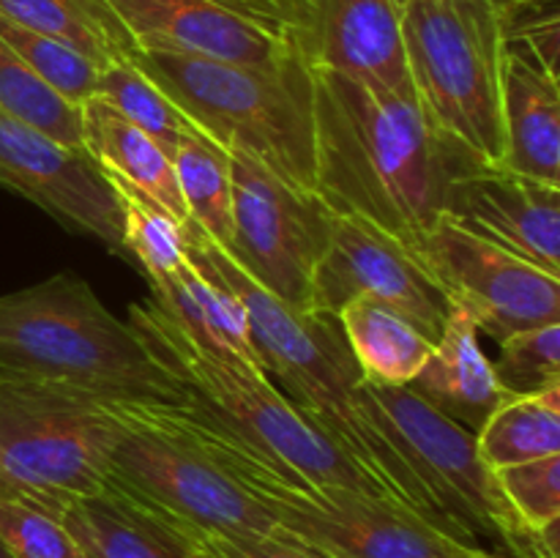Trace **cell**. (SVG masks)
Instances as JSON below:
<instances>
[{
  "label": "cell",
  "mask_w": 560,
  "mask_h": 558,
  "mask_svg": "<svg viewBox=\"0 0 560 558\" xmlns=\"http://www.w3.org/2000/svg\"><path fill=\"white\" fill-rule=\"evenodd\" d=\"M312 71L315 195L331 213H359L405 244L443 217V195L474 153L443 137L413 88L388 91Z\"/></svg>",
  "instance_id": "obj_1"
},
{
  "label": "cell",
  "mask_w": 560,
  "mask_h": 558,
  "mask_svg": "<svg viewBox=\"0 0 560 558\" xmlns=\"http://www.w3.org/2000/svg\"><path fill=\"white\" fill-rule=\"evenodd\" d=\"M180 228H184L186 257L197 268L222 279L246 306L252 342L273 386L323 435L331 438L381 487L383 496L416 512L435 525L443 536L457 542L416 470L359 410L355 388L364 375L350 353L339 317L326 312L293 310L262 290L249 274L241 271L233 257L200 224L186 217Z\"/></svg>",
  "instance_id": "obj_2"
},
{
  "label": "cell",
  "mask_w": 560,
  "mask_h": 558,
  "mask_svg": "<svg viewBox=\"0 0 560 558\" xmlns=\"http://www.w3.org/2000/svg\"><path fill=\"white\" fill-rule=\"evenodd\" d=\"M0 381L102 403L184 405V386L74 274L0 295Z\"/></svg>",
  "instance_id": "obj_3"
},
{
  "label": "cell",
  "mask_w": 560,
  "mask_h": 558,
  "mask_svg": "<svg viewBox=\"0 0 560 558\" xmlns=\"http://www.w3.org/2000/svg\"><path fill=\"white\" fill-rule=\"evenodd\" d=\"M126 58L217 146L315 195L312 71L299 53L273 69L153 49H131Z\"/></svg>",
  "instance_id": "obj_4"
},
{
  "label": "cell",
  "mask_w": 560,
  "mask_h": 558,
  "mask_svg": "<svg viewBox=\"0 0 560 558\" xmlns=\"http://www.w3.org/2000/svg\"><path fill=\"white\" fill-rule=\"evenodd\" d=\"M186 435L222 465L273 525L328 558H492L468 550L410 509L372 496L310 481L244 446L191 405H173Z\"/></svg>",
  "instance_id": "obj_5"
},
{
  "label": "cell",
  "mask_w": 560,
  "mask_h": 558,
  "mask_svg": "<svg viewBox=\"0 0 560 558\" xmlns=\"http://www.w3.org/2000/svg\"><path fill=\"white\" fill-rule=\"evenodd\" d=\"M129 326L153 359L184 386V403L224 427L244 446L317 485L388 498L331 438L299 414L262 370L200 350L151 299L129 306Z\"/></svg>",
  "instance_id": "obj_6"
},
{
  "label": "cell",
  "mask_w": 560,
  "mask_h": 558,
  "mask_svg": "<svg viewBox=\"0 0 560 558\" xmlns=\"http://www.w3.org/2000/svg\"><path fill=\"white\" fill-rule=\"evenodd\" d=\"M355 403L364 419L416 470L443 523L463 547L492 558H558V523L528 531L481 460L476 435L408 386L361 377Z\"/></svg>",
  "instance_id": "obj_7"
},
{
  "label": "cell",
  "mask_w": 560,
  "mask_h": 558,
  "mask_svg": "<svg viewBox=\"0 0 560 558\" xmlns=\"http://www.w3.org/2000/svg\"><path fill=\"white\" fill-rule=\"evenodd\" d=\"M405 66L438 131L501 164L503 5L498 0H397Z\"/></svg>",
  "instance_id": "obj_8"
},
{
  "label": "cell",
  "mask_w": 560,
  "mask_h": 558,
  "mask_svg": "<svg viewBox=\"0 0 560 558\" xmlns=\"http://www.w3.org/2000/svg\"><path fill=\"white\" fill-rule=\"evenodd\" d=\"M118 432L113 403L0 381V496L63 514L77 498L102 490Z\"/></svg>",
  "instance_id": "obj_9"
},
{
  "label": "cell",
  "mask_w": 560,
  "mask_h": 558,
  "mask_svg": "<svg viewBox=\"0 0 560 558\" xmlns=\"http://www.w3.org/2000/svg\"><path fill=\"white\" fill-rule=\"evenodd\" d=\"M113 410L120 432L109 449L107 481L197 528L235 536L277 531L271 514L186 435L173 405L113 403Z\"/></svg>",
  "instance_id": "obj_10"
},
{
  "label": "cell",
  "mask_w": 560,
  "mask_h": 558,
  "mask_svg": "<svg viewBox=\"0 0 560 558\" xmlns=\"http://www.w3.org/2000/svg\"><path fill=\"white\" fill-rule=\"evenodd\" d=\"M233 184V235L224 246L235 266L293 310L310 312L312 277L328 246L331 211L317 195L241 151H228Z\"/></svg>",
  "instance_id": "obj_11"
},
{
  "label": "cell",
  "mask_w": 560,
  "mask_h": 558,
  "mask_svg": "<svg viewBox=\"0 0 560 558\" xmlns=\"http://www.w3.org/2000/svg\"><path fill=\"white\" fill-rule=\"evenodd\" d=\"M410 246L452 304L465 306L479 332L495 342L525 328L560 323V277L479 239L448 217H438Z\"/></svg>",
  "instance_id": "obj_12"
},
{
  "label": "cell",
  "mask_w": 560,
  "mask_h": 558,
  "mask_svg": "<svg viewBox=\"0 0 560 558\" xmlns=\"http://www.w3.org/2000/svg\"><path fill=\"white\" fill-rule=\"evenodd\" d=\"M359 295L402 310L435 342L452 312V299L421 266L413 246L359 213H331L328 246L312 277L310 312L337 315Z\"/></svg>",
  "instance_id": "obj_13"
},
{
  "label": "cell",
  "mask_w": 560,
  "mask_h": 558,
  "mask_svg": "<svg viewBox=\"0 0 560 558\" xmlns=\"http://www.w3.org/2000/svg\"><path fill=\"white\" fill-rule=\"evenodd\" d=\"M0 186L126 260L115 189L85 148L63 146L0 113Z\"/></svg>",
  "instance_id": "obj_14"
},
{
  "label": "cell",
  "mask_w": 560,
  "mask_h": 558,
  "mask_svg": "<svg viewBox=\"0 0 560 558\" xmlns=\"http://www.w3.org/2000/svg\"><path fill=\"white\" fill-rule=\"evenodd\" d=\"M135 49L200 55L244 66L284 63L295 55L282 22L224 0H102Z\"/></svg>",
  "instance_id": "obj_15"
},
{
  "label": "cell",
  "mask_w": 560,
  "mask_h": 558,
  "mask_svg": "<svg viewBox=\"0 0 560 558\" xmlns=\"http://www.w3.org/2000/svg\"><path fill=\"white\" fill-rule=\"evenodd\" d=\"M443 217L560 277V186L470 156L446 184Z\"/></svg>",
  "instance_id": "obj_16"
},
{
  "label": "cell",
  "mask_w": 560,
  "mask_h": 558,
  "mask_svg": "<svg viewBox=\"0 0 560 558\" xmlns=\"http://www.w3.org/2000/svg\"><path fill=\"white\" fill-rule=\"evenodd\" d=\"M293 49L310 69L337 71L370 85H410L397 0H279Z\"/></svg>",
  "instance_id": "obj_17"
},
{
  "label": "cell",
  "mask_w": 560,
  "mask_h": 558,
  "mask_svg": "<svg viewBox=\"0 0 560 558\" xmlns=\"http://www.w3.org/2000/svg\"><path fill=\"white\" fill-rule=\"evenodd\" d=\"M501 126V167L560 186V77L523 38H503Z\"/></svg>",
  "instance_id": "obj_18"
},
{
  "label": "cell",
  "mask_w": 560,
  "mask_h": 558,
  "mask_svg": "<svg viewBox=\"0 0 560 558\" xmlns=\"http://www.w3.org/2000/svg\"><path fill=\"white\" fill-rule=\"evenodd\" d=\"M479 334L474 315L465 306L452 304L435 350L408 383L424 403L474 435L509 399L498 383L492 361L481 350Z\"/></svg>",
  "instance_id": "obj_19"
},
{
  "label": "cell",
  "mask_w": 560,
  "mask_h": 558,
  "mask_svg": "<svg viewBox=\"0 0 560 558\" xmlns=\"http://www.w3.org/2000/svg\"><path fill=\"white\" fill-rule=\"evenodd\" d=\"M151 304L175 323L191 342L224 361H241L262 370L249 332V315L238 295L211 271L186 260L184 268L162 279H148ZM266 372V370H262Z\"/></svg>",
  "instance_id": "obj_20"
},
{
  "label": "cell",
  "mask_w": 560,
  "mask_h": 558,
  "mask_svg": "<svg viewBox=\"0 0 560 558\" xmlns=\"http://www.w3.org/2000/svg\"><path fill=\"white\" fill-rule=\"evenodd\" d=\"M60 520L85 558H191L189 547L162 512L113 481L69 503Z\"/></svg>",
  "instance_id": "obj_21"
},
{
  "label": "cell",
  "mask_w": 560,
  "mask_h": 558,
  "mask_svg": "<svg viewBox=\"0 0 560 558\" xmlns=\"http://www.w3.org/2000/svg\"><path fill=\"white\" fill-rule=\"evenodd\" d=\"M82 148L102 167L107 178L131 186L184 222L186 206L180 200L173 159L162 151L153 137L126 120L102 96L80 104Z\"/></svg>",
  "instance_id": "obj_22"
},
{
  "label": "cell",
  "mask_w": 560,
  "mask_h": 558,
  "mask_svg": "<svg viewBox=\"0 0 560 558\" xmlns=\"http://www.w3.org/2000/svg\"><path fill=\"white\" fill-rule=\"evenodd\" d=\"M361 375L383 386H408L435 350V339L410 315L372 295L337 312Z\"/></svg>",
  "instance_id": "obj_23"
},
{
  "label": "cell",
  "mask_w": 560,
  "mask_h": 558,
  "mask_svg": "<svg viewBox=\"0 0 560 558\" xmlns=\"http://www.w3.org/2000/svg\"><path fill=\"white\" fill-rule=\"evenodd\" d=\"M0 16L69 44L102 69L135 49L102 0H0Z\"/></svg>",
  "instance_id": "obj_24"
},
{
  "label": "cell",
  "mask_w": 560,
  "mask_h": 558,
  "mask_svg": "<svg viewBox=\"0 0 560 558\" xmlns=\"http://www.w3.org/2000/svg\"><path fill=\"white\" fill-rule=\"evenodd\" d=\"M476 446L492 470L560 454V386L509 397L476 432Z\"/></svg>",
  "instance_id": "obj_25"
},
{
  "label": "cell",
  "mask_w": 560,
  "mask_h": 558,
  "mask_svg": "<svg viewBox=\"0 0 560 558\" xmlns=\"http://www.w3.org/2000/svg\"><path fill=\"white\" fill-rule=\"evenodd\" d=\"M170 159L186 217L200 224L224 249L233 235V184L228 151L195 126Z\"/></svg>",
  "instance_id": "obj_26"
},
{
  "label": "cell",
  "mask_w": 560,
  "mask_h": 558,
  "mask_svg": "<svg viewBox=\"0 0 560 558\" xmlns=\"http://www.w3.org/2000/svg\"><path fill=\"white\" fill-rule=\"evenodd\" d=\"M120 208V235H124L126 263L140 268L145 279H162L186 266V244L180 219L164 211L159 202L131 186L107 178Z\"/></svg>",
  "instance_id": "obj_27"
},
{
  "label": "cell",
  "mask_w": 560,
  "mask_h": 558,
  "mask_svg": "<svg viewBox=\"0 0 560 558\" xmlns=\"http://www.w3.org/2000/svg\"><path fill=\"white\" fill-rule=\"evenodd\" d=\"M96 96L113 104L126 120L153 137L167 156H173L178 142L195 129V124L175 107L173 98L129 58H118L104 66L98 74Z\"/></svg>",
  "instance_id": "obj_28"
},
{
  "label": "cell",
  "mask_w": 560,
  "mask_h": 558,
  "mask_svg": "<svg viewBox=\"0 0 560 558\" xmlns=\"http://www.w3.org/2000/svg\"><path fill=\"white\" fill-rule=\"evenodd\" d=\"M0 113L44 131L63 146L82 148V113L47 85L0 38Z\"/></svg>",
  "instance_id": "obj_29"
},
{
  "label": "cell",
  "mask_w": 560,
  "mask_h": 558,
  "mask_svg": "<svg viewBox=\"0 0 560 558\" xmlns=\"http://www.w3.org/2000/svg\"><path fill=\"white\" fill-rule=\"evenodd\" d=\"M0 38L47 82L52 91H58L66 102L77 104L88 102L91 96H96L98 74H102V66L93 63L91 58H85L82 53H77L69 44L58 42V38H49L44 33L31 31V27H22L16 22L0 16Z\"/></svg>",
  "instance_id": "obj_30"
},
{
  "label": "cell",
  "mask_w": 560,
  "mask_h": 558,
  "mask_svg": "<svg viewBox=\"0 0 560 558\" xmlns=\"http://www.w3.org/2000/svg\"><path fill=\"white\" fill-rule=\"evenodd\" d=\"M492 361L498 383L509 397H525L560 386V323L512 334Z\"/></svg>",
  "instance_id": "obj_31"
},
{
  "label": "cell",
  "mask_w": 560,
  "mask_h": 558,
  "mask_svg": "<svg viewBox=\"0 0 560 558\" xmlns=\"http://www.w3.org/2000/svg\"><path fill=\"white\" fill-rule=\"evenodd\" d=\"M0 545L11 558H85L60 514L16 496H0Z\"/></svg>",
  "instance_id": "obj_32"
},
{
  "label": "cell",
  "mask_w": 560,
  "mask_h": 558,
  "mask_svg": "<svg viewBox=\"0 0 560 558\" xmlns=\"http://www.w3.org/2000/svg\"><path fill=\"white\" fill-rule=\"evenodd\" d=\"M498 487L520 523L539 534L560 520V454L495 470Z\"/></svg>",
  "instance_id": "obj_33"
},
{
  "label": "cell",
  "mask_w": 560,
  "mask_h": 558,
  "mask_svg": "<svg viewBox=\"0 0 560 558\" xmlns=\"http://www.w3.org/2000/svg\"><path fill=\"white\" fill-rule=\"evenodd\" d=\"M164 518H167L170 523H173V528L178 531L184 545L189 547L191 558H328L323 556V553H317L315 547L304 545L301 539L290 536L288 531L282 528L271 531V534L235 536L197 528V525L184 523V520L170 518V514H164Z\"/></svg>",
  "instance_id": "obj_34"
},
{
  "label": "cell",
  "mask_w": 560,
  "mask_h": 558,
  "mask_svg": "<svg viewBox=\"0 0 560 558\" xmlns=\"http://www.w3.org/2000/svg\"><path fill=\"white\" fill-rule=\"evenodd\" d=\"M224 3L235 5L241 11H249V14L266 16V20L282 22V14H279V3L277 0H224ZM284 25V22H282Z\"/></svg>",
  "instance_id": "obj_35"
},
{
  "label": "cell",
  "mask_w": 560,
  "mask_h": 558,
  "mask_svg": "<svg viewBox=\"0 0 560 558\" xmlns=\"http://www.w3.org/2000/svg\"><path fill=\"white\" fill-rule=\"evenodd\" d=\"M503 5V14L520 9H558V0H498Z\"/></svg>",
  "instance_id": "obj_36"
},
{
  "label": "cell",
  "mask_w": 560,
  "mask_h": 558,
  "mask_svg": "<svg viewBox=\"0 0 560 558\" xmlns=\"http://www.w3.org/2000/svg\"><path fill=\"white\" fill-rule=\"evenodd\" d=\"M0 558H11V556H9V550H5L3 545H0Z\"/></svg>",
  "instance_id": "obj_37"
},
{
  "label": "cell",
  "mask_w": 560,
  "mask_h": 558,
  "mask_svg": "<svg viewBox=\"0 0 560 558\" xmlns=\"http://www.w3.org/2000/svg\"><path fill=\"white\" fill-rule=\"evenodd\" d=\"M277 3H279V0H277Z\"/></svg>",
  "instance_id": "obj_38"
}]
</instances>
